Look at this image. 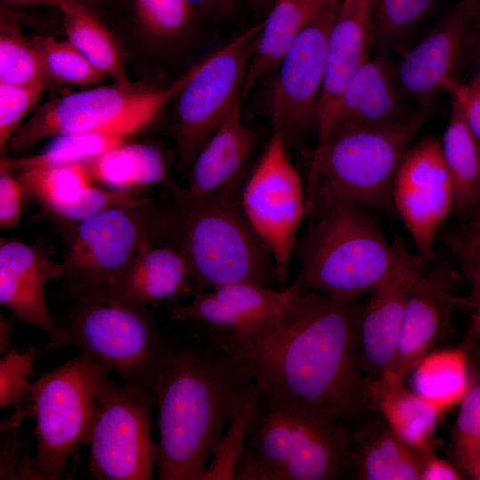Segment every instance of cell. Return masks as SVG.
<instances>
[{"mask_svg": "<svg viewBox=\"0 0 480 480\" xmlns=\"http://www.w3.org/2000/svg\"><path fill=\"white\" fill-rule=\"evenodd\" d=\"M357 300L298 291L270 327L243 337L210 327L205 343L232 356L259 388L325 405L355 428L373 412L358 360Z\"/></svg>", "mask_w": 480, "mask_h": 480, "instance_id": "1", "label": "cell"}, {"mask_svg": "<svg viewBox=\"0 0 480 480\" xmlns=\"http://www.w3.org/2000/svg\"><path fill=\"white\" fill-rule=\"evenodd\" d=\"M252 381L228 353L173 342L152 385L156 398L159 480H203L234 409Z\"/></svg>", "mask_w": 480, "mask_h": 480, "instance_id": "2", "label": "cell"}, {"mask_svg": "<svg viewBox=\"0 0 480 480\" xmlns=\"http://www.w3.org/2000/svg\"><path fill=\"white\" fill-rule=\"evenodd\" d=\"M244 179L205 194L167 187V240L186 257L195 293L234 283L278 284L275 260L243 209Z\"/></svg>", "mask_w": 480, "mask_h": 480, "instance_id": "3", "label": "cell"}, {"mask_svg": "<svg viewBox=\"0 0 480 480\" xmlns=\"http://www.w3.org/2000/svg\"><path fill=\"white\" fill-rule=\"evenodd\" d=\"M374 212L317 181L307 204L310 220L296 245L300 268L292 285L358 299L378 284L395 249Z\"/></svg>", "mask_w": 480, "mask_h": 480, "instance_id": "4", "label": "cell"}, {"mask_svg": "<svg viewBox=\"0 0 480 480\" xmlns=\"http://www.w3.org/2000/svg\"><path fill=\"white\" fill-rule=\"evenodd\" d=\"M61 324L70 342L124 383L152 388L174 341L164 337L146 305L107 284L67 288Z\"/></svg>", "mask_w": 480, "mask_h": 480, "instance_id": "5", "label": "cell"}, {"mask_svg": "<svg viewBox=\"0 0 480 480\" xmlns=\"http://www.w3.org/2000/svg\"><path fill=\"white\" fill-rule=\"evenodd\" d=\"M350 444V433L331 408L258 388L244 445L277 466L286 480L345 476Z\"/></svg>", "mask_w": 480, "mask_h": 480, "instance_id": "6", "label": "cell"}, {"mask_svg": "<svg viewBox=\"0 0 480 480\" xmlns=\"http://www.w3.org/2000/svg\"><path fill=\"white\" fill-rule=\"evenodd\" d=\"M431 108H417L395 124L343 130L315 152L305 189L306 204L317 181L332 192L373 211L386 210L399 164L428 118Z\"/></svg>", "mask_w": 480, "mask_h": 480, "instance_id": "7", "label": "cell"}, {"mask_svg": "<svg viewBox=\"0 0 480 480\" xmlns=\"http://www.w3.org/2000/svg\"><path fill=\"white\" fill-rule=\"evenodd\" d=\"M108 371L80 353L31 382L36 450L19 466L17 478L59 479L68 460L89 444Z\"/></svg>", "mask_w": 480, "mask_h": 480, "instance_id": "8", "label": "cell"}, {"mask_svg": "<svg viewBox=\"0 0 480 480\" xmlns=\"http://www.w3.org/2000/svg\"><path fill=\"white\" fill-rule=\"evenodd\" d=\"M63 256L68 287L109 284L140 250L167 239V211L153 203L116 206L65 223Z\"/></svg>", "mask_w": 480, "mask_h": 480, "instance_id": "9", "label": "cell"}, {"mask_svg": "<svg viewBox=\"0 0 480 480\" xmlns=\"http://www.w3.org/2000/svg\"><path fill=\"white\" fill-rule=\"evenodd\" d=\"M152 388L108 381L98 401L88 471L99 480L152 479L158 458L151 437Z\"/></svg>", "mask_w": 480, "mask_h": 480, "instance_id": "10", "label": "cell"}, {"mask_svg": "<svg viewBox=\"0 0 480 480\" xmlns=\"http://www.w3.org/2000/svg\"><path fill=\"white\" fill-rule=\"evenodd\" d=\"M262 21L236 35L195 65L178 93L174 118L178 166H190L196 156L242 99V88Z\"/></svg>", "mask_w": 480, "mask_h": 480, "instance_id": "11", "label": "cell"}, {"mask_svg": "<svg viewBox=\"0 0 480 480\" xmlns=\"http://www.w3.org/2000/svg\"><path fill=\"white\" fill-rule=\"evenodd\" d=\"M167 102L164 88L136 89L127 83L73 92L41 106L6 146L16 150L44 138L95 130L130 136L149 124Z\"/></svg>", "mask_w": 480, "mask_h": 480, "instance_id": "12", "label": "cell"}, {"mask_svg": "<svg viewBox=\"0 0 480 480\" xmlns=\"http://www.w3.org/2000/svg\"><path fill=\"white\" fill-rule=\"evenodd\" d=\"M244 213L269 250L280 290L287 284L290 257L307 214L306 193L288 153L280 128L273 124L268 145L245 180L241 194Z\"/></svg>", "mask_w": 480, "mask_h": 480, "instance_id": "13", "label": "cell"}, {"mask_svg": "<svg viewBox=\"0 0 480 480\" xmlns=\"http://www.w3.org/2000/svg\"><path fill=\"white\" fill-rule=\"evenodd\" d=\"M340 0H331L308 24L291 44L276 70L272 120L286 142L316 125L328 36Z\"/></svg>", "mask_w": 480, "mask_h": 480, "instance_id": "14", "label": "cell"}, {"mask_svg": "<svg viewBox=\"0 0 480 480\" xmlns=\"http://www.w3.org/2000/svg\"><path fill=\"white\" fill-rule=\"evenodd\" d=\"M392 203L418 252L434 259V242L452 206V180L438 138L428 135L410 145L395 177Z\"/></svg>", "mask_w": 480, "mask_h": 480, "instance_id": "15", "label": "cell"}, {"mask_svg": "<svg viewBox=\"0 0 480 480\" xmlns=\"http://www.w3.org/2000/svg\"><path fill=\"white\" fill-rule=\"evenodd\" d=\"M392 244L394 262L369 299L360 303L357 317L359 365L372 378L389 369L409 295L430 261L411 252L397 235Z\"/></svg>", "mask_w": 480, "mask_h": 480, "instance_id": "16", "label": "cell"}, {"mask_svg": "<svg viewBox=\"0 0 480 480\" xmlns=\"http://www.w3.org/2000/svg\"><path fill=\"white\" fill-rule=\"evenodd\" d=\"M429 263L409 295L388 369L402 380L448 333L454 314L472 308L468 295L454 292L456 272L440 261Z\"/></svg>", "mask_w": 480, "mask_h": 480, "instance_id": "17", "label": "cell"}, {"mask_svg": "<svg viewBox=\"0 0 480 480\" xmlns=\"http://www.w3.org/2000/svg\"><path fill=\"white\" fill-rule=\"evenodd\" d=\"M64 274L63 263L53 260L40 242L1 239L0 302L14 318L41 329L48 349L70 342L65 327L50 315L44 295L46 283Z\"/></svg>", "mask_w": 480, "mask_h": 480, "instance_id": "18", "label": "cell"}, {"mask_svg": "<svg viewBox=\"0 0 480 480\" xmlns=\"http://www.w3.org/2000/svg\"><path fill=\"white\" fill-rule=\"evenodd\" d=\"M476 19L467 4H459L394 66L395 79L404 96L419 108L433 107L444 83L455 78Z\"/></svg>", "mask_w": 480, "mask_h": 480, "instance_id": "19", "label": "cell"}, {"mask_svg": "<svg viewBox=\"0 0 480 480\" xmlns=\"http://www.w3.org/2000/svg\"><path fill=\"white\" fill-rule=\"evenodd\" d=\"M298 290H274L250 283L224 284L197 292L188 305L169 308L173 321L194 319L233 336L263 331L276 323Z\"/></svg>", "mask_w": 480, "mask_h": 480, "instance_id": "20", "label": "cell"}, {"mask_svg": "<svg viewBox=\"0 0 480 480\" xmlns=\"http://www.w3.org/2000/svg\"><path fill=\"white\" fill-rule=\"evenodd\" d=\"M373 0H340L327 41L326 68L316 113L317 147L326 143L349 80L369 58Z\"/></svg>", "mask_w": 480, "mask_h": 480, "instance_id": "21", "label": "cell"}, {"mask_svg": "<svg viewBox=\"0 0 480 480\" xmlns=\"http://www.w3.org/2000/svg\"><path fill=\"white\" fill-rule=\"evenodd\" d=\"M395 79L394 66L380 50L354 74L340 98L330 135L343 130L386 126L410 114ZM330 137V136H329Z\"/></svg>", "mask_w": 480, "mask_h": 480, "instance_id": "22", "label": "cell"}, {"mask_svg": "<svg viewBox=\"0 0 480 480\" xmlns=\"http://www.w3.org/2000/svg\"><path fill=\"white\" fill-rule=\"evenodd\" d=\"M364 420L350 433L345 476L357 480H420V451L381 417Z\"/></svg>", "mask_w": 480, "mask_h": 480, "instance_id": "23", "label": "cell"}, {"mask_svg": "<svg viewBox=\"0 0 480 480\" xmlns=\"http://www.w3.org/2000/svg\"><path fill=\"white\" fill-rule=\"evenodd\" d=\"M254 134L242 121L239 100L192 162L187 188L205 194L244 178Z\"/></svg>", "mask_w": 480, "mask_h": 480, "instance_id": "24", "label": "cell"}, {"mask_svg": "<svg viewBox=\"0 0 480 480\" xmlns=\"http://www.w3.org/2000/svg\"><path fill=\"white\" fill-rule=\"evenodd\" d=\"M126 298L141 304L177 300L195 295L186 257L172 245L147 246L109 284Z\"/></svg>", "mask_w": 480, "mask_h": 480, "instance_id": "25", "label": "cell"}, {"mask_svg": "<svg viewBox=\"0 0 480 480\" xmlns=\"http://www.w3.org/2000/svg\"><path fill=\"white\" fill-rule=\"evenodd\" d=\"M393 372L366 377L365 394L372 411L379 412L404 439L420 451L432 444L442 408L404 387Z\"/></svg>", "mask_w": 480, "mask_h": 480, "instance_id": "26", "label": "cell"}, {"mask_svg": "<svg viewBox=\"0 0 480 480\" xmlns=\"http://www.w3.org/2000/svg\"><path fill=\"white\" fill-rule=\"evenodd\" d=\"M331 0H276L262 21L242 88L245 96L264 75L276 72L285 52Z\"/></svg>", "mask_w": 480, "mask_h": 480, "instance_id": "27", "label": "cell"}, {"mask_svg": "<svg viewBox=\"0 0 480 480\" xmlns=\"http://www.w3.org/2000/svg\"><path fill=\"white\" fill-rule=\"evenodd\" d=\"M442 150L452 185L453 214L472 216L480 195V152L459 101L451 97V111L441 139Z\"/></svg>", "mask_w": 480, "mask_h": 480, "instance_id": "28", "label": "cell"}, {"mask_svg": "<svg viewBox=\"0 0 480 480\" xmlns=\"http://www.w3.org/2000/svg\"><path fill=\"white\" fill-rule=\"evenodd\" d=\"M84 164L92 182L112 189L128 190L155 184L168 187L172 182L164 153L150 144L123 142Z\"/></svg>", "mask_w": 480, "mask_h": 480, "instance_id": "29", "label": "cell"}, {"mask_svg": "<svg viewBox=\"0 0 480 480\" xmlns=\"http://www.w3.org/2000/svg\"><path fill=\"white\" fill-rule=\"evenodd\" d=\"M16 169L24 195L36 200L45 212L58 220L72 214L92 183L84 163Z\"/></svg>", "mask_w": 480, "mask_h": 480, "instance_id": "30", "label": "cell"}, {"mask_svg": "<svg viewBox=\"0 0 480 480\" xmlns=\"http://www.w3.org/2000/svg\"><path fill=\"white\" fill-rule=\"evenodd\" d=\"M60 11L68 39L104 76L127 83L117 45L95 11L67 4Z\"/></svg>", "mask_w": 480, "mask_h": 480, "instance_id": "31", "label": "cell"}, {"mask_svg": "<svg viewBox=\"0 0 480 480\" xmlns=\"http://www.w3.org/2000/svg\"><path fill=\"white\" fill-rule=\"evenodd\" d=\"M414 370L415 393L442 409L460 401L470 383L466 356L460 350L425 356Z\"/></svg>", "mask_w": 480, "mask_h": 480, "instance_id": "32", "label": "cell"}, {"mask_svg": "<svg viewBox=\"0 0 480 480\" xmlns=\"http://www.w3.org/2000/svg\"><path fill=\"white\" fill-rule=\"evenodd\" d=\"M46 74L30 43L20 29L12 6H1L0 83L14 85L44 84Z\"/></svg>", "mask_w": 480, "mask_h": 480, "instance_id": "33", "label": "cell"}, {"mask_svg": "<svg viewBox=\"0 0 480 480\" xmlns=\"http://www.w3.org/2000/svg\"><path fill=\"white\" fill-rule=\"evenodd\" d=\"M128 136L108 130H95L54 137L39 154L10 159L13 169L27 165H60L91 161L114 147L125 142Z\"/></svg>", "mask_w": 480, "mask_h": 480, "instance_id": "34", "label": "cell"}, {"mask_svg": "<svg viewBox=\"0 0 480 480\" xmlns=\"http://www.w3.org/2000/svg\"><path fill=\"white\" fill-rule=\"evenodd\" d=\"M30 43L46 76L73 85L93 84L105 77L68 38L37 35Z\"/></svg>", "mask_w": 480, "mask_h": 480, "instance_id": "35", "label": "cell"}, {"mask_svg": "<svg viewBox=\"0 0 480 480\" xmlns=\"http://www.w3.org/2000/svg\"><path fill=\"white\" fill-rule=\"evenodd\" d=\"M435 0H373L372 33L380 50L401 48Z\"/></svg>", "mask_w": 480, "mask_h": 480, "instance_id": "36", "label": "cell"}, {"mask_svg": "<svg viewBox=\"0 0 480 480\" xmlns=\"http://www.w3.org/2000/svg\"><path fill=\"white\" fill-rule=\"evenodd\" d=\"M448 447L452 463L472 478L480 467V380H470L460 400Z\"/></svg>", "mask_w": 480, "mask_h": 480, "instance_id": "37", "label": "cell"}, {"mask_svg": "<svg viewBox=\"0 0 480 480\" xmlns=\"http://www.w3.org/2000/svg\"><path fill=\"white\" fill-rule=\"evenodd\" d=\"M129 4L138 26L160 42L182 37L195 16L188 0H129Z\"/></svg>", "mask_w": 480, "mask_h": 480, "instance_id": "38", "label": "cell"}, {"mask_svg": "<svg viewBox=\"0 0 480 480\" xmlns=\"http://www.w3.org/2000/svg\"><path fill=\"white\" fill-rule=\"evenodd\" d=\"M258 387L252 380L238 400L226 431L215 448L212 463L206 467L203 480H229L244 445V437L251 410Z\"/></svg>", "mask_w": 480, "mask_h": 480, "instance_id": "39", "label": "cell"}, {"mask_svg": "<svg viewBox=\"0 0 480 480\" xmlns=\"http://www.w3.org/2000/svg\"><path fill=\"white\" fill-rule=\"evenodd\" d=\"M48 349L31 346L23 352L12 348L0 359V407L19 405L31 399L28 376L35 360Z\"/></svg>", "mask_w": 480, "mask_h": 480, "instance_id": "40", "label": "cell"}, {"mask_svg": "<svg viewBox=\"0 0 480 480\" xmlns=\"http://www.w3.org/2000/svg\"><path fill=\"white\" fill-rule=\"evenodd\" d=\"M45 84L14 85L0 83V148L3 152L20 122L39 100Z\"/></svg>", "mask_w": 480, "mask_h": 480, "instance_id": "41", "label": "cell"}, {"mask_svg": "<svg viewBox=\"0 0 480 480\" xmlns=\"http://www.w3.org/2000/svg\"><path fill=\"white\" fill-rule=\"evenodd\" d=\"M10 159L5 154L0 160V228H10L19 225L21 216L24 191L12 171Z\"/></svg>", "mask_w": 480, "mask_h": 480, "instance_id": "42", "label": "cell"}, {"mask_svg": "<svg viewBox=\"0 0 480 480\" xmlns=\"http://www.w3.org/2000/svg\"><path fill=\"white\" fill-rule=\"evenodd\" d=\"M455 258L480 264V223L474 220L438 232L437 236Z\"/></svg>", "mask_w": 480, "mask_h": 480, "instance_id": "43", "label": "cell"}, {"mask_svg": "<svg viewBox=\"0 0 480 480\" xmlns=\"http://www.w3.org/2000/svg\"><path fill=\"white\" fill-rule=\"evenodd\" d=\"M233 480H286L282 470L258 452L244 445Z\"/></svg>", "mask_w": 480, "mask_h": 480, "instance_id": "44", "label": "cell"}, {"mask_svg": "<svg viewBox=\"0 0 480 480\" xmlns=\"http://www.w3.org/2000/svg\"><path fill=\"white\" fill-rule=\"evenodd\" d=\"M443 90L460 104L468 123L480 142V88L473 82L463 84L456 78L444 83Z\"/></svg>", "mask_w": 480, "mask_h": 480, "instance_id": "45", "label": "cell"}, {"mask_svg": "<svg viewBox=\"0 0 480 480\" xmlns=\"http://www.w3.org/2000/svg\"><path fill=\"white\" fill-rule=\"evenodd\" d=\"M422 470L420 480H460L462 473L452 463L438 458L433 445L420 450Z\"/></svg>", "mask_w": 480, "mask_h": 480, "instance_id": "46", "label": "cell"}, {"mask_svg": "<svg viewBox=\"0 0 480 480\" xmlns=\"http://www.w3.org/2000/svg\"><path fill=\"white\" fill-rule=\"evenodd\" d=\"M455 259L468 285V296L472 307L470 315L476 327H480V264L462 258Z\"/></svg>", "mask_w": 480, "mask_h": 480, "instance_id": "47", "label": "cell"}, {"mask_svg": "<svg viewBox=\"0 0 480 480\" xmlns=\"http://www.w3.org/2000/svg\"><path fill=\"white\" fill-rule=\"evenodd\" d=\"M67 4H82L96 12V0H1V4L4 5L50 6L59 10Z\"/></svg>", "mask_w": 480, "mask_h": 480, "instance_id": "48", "label": "cell"}, {"mask_svg": "<svg viewBox=\"0 0 480 480\" xmlns=\"http://www.w3.org/2000/svg\"><path fill=\"white\" fill-rule=\"evenodd\" d=\"M12 320L0 315V353L6 354L13 347L12 346Z\"/></svg>", "mask_w": 480, "mask_h": 480, "instance_id": "49", "label": "cell"}, {"mask_svg": "<svg viewBox=\"0 0 480 480\" xmlns=\"http://www.w3.org/2000/svg\"><path fill=\"white\" fill-rule=\"evenodd\" d=\"M218 14L231 16L239 7V0H214Z\"/></svg>", "mask_w": 480, "mask_h": 480, "instance_id": "50", "label": "cell"}, {"mask_svg": "<svg viewBox=\"0 0 480 480\" xmlns=\"http://www.w3.org/2000/svg\"><path fill=\"white\" fill-rule=\"evenodd\" d=\"M188 2L195 14L196 12L218 13L214 0H188Z\"/></svg>", "mask_w": 480, "mask_h": 480, "instance_id": "51", "label": "cell"}, {"mask_svg": "<svg viewBox=\"0 0 480 480\" xmlns=\"http://www.w3.org/2000/svg\"><path fill=\"white\" fill-rule=\"evenodd\" d=\"M476 51H475V67H476V74L474 78L471 80L475 84H476L480 88V35L477 38L476 44Z\"/></svg>", "mask_w": 480, "mask_h": 480, "instance_id": "52", "label": "cell"}, {"mask_svg": "<svg viewBox=\"0 0 480 480\" xmlns=\"http://www.w3.org/2000/svg\"><path fill=\"white\" fill-rule=\"evenodd\" d=\"M471 10L476 22L480 21V0H460Z\"/></svg>", "mask_w": 480, "mask_h": 480, "instance_id": "53", "label": "cell"}, {"mask_svg": "<svg viewBox=\"0 0 480 480\" xmlns=\"http://www.w3.org/2000/svg\"><path fill=\"white\" fill-rule=\"evenodd\" d=\"M251 4L260 11L269 10L276 0H248Z\"/></svg>", "mask_w": 480, "mask_h": 480, "instance_id": "54", "label": "cell"}, {"mask_svg": "<svg viewBox=\"0 0 480 480\" xmlns=\"http://www.w3.org/2000/svg\"><path fill=\"white\" fill-rule=\"evenodd\" d=\"M473 217L476 221L480 223V195H479L478 202H477L475 212L473 214Z\"/></svg>", "mask_w": 480, "mask_h": 480, "instance_id": "55", "label": "cell"}, {"mask_svg": "<svg viewBox=\"0 0 480 480\" xmlns=\"http://www.w3.org/2000/svg\"><path fill=\"white\" fill-rule=\"evenodd\" d=\"M473 479L480 480V467L477 468V470L475 472V474L472 476Z\"/></svg>", "mask_w": 480, "mask_h": 480, "instance_id": "56", "label": "cell"}]
</instances>
